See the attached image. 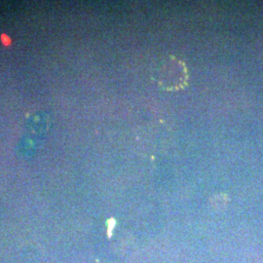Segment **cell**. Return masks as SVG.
I'll return each mask as SVG.
<instances>
[{
    "instance_id": "obj_2",
    "label": "cell",
    "mask_w": 263,
    "mask_h": 263,
    "mask_svg": "<svg viewBox=\"0 0 263 263\" xmlns=\"http://www.w3.org/2000/svg\"><path fill=\"white\" fill-rule=\"evenodd\" d=\"M1 41H2V43H3L4 45H6V46H9V45L11 44V39H10V37L7 36L6 34H2V35H1Z\"/></svg>"
},
{
    "instance_id": "obj_1",
    "label": "cell",
    "mask_w": 263,
    "mask_h": 263,
    "mask_svg": "<svg viewBox=\"0 0 263 263\" xmlns=\"http://www.w3.org/2000/svg\"><path fill=\"white\" fill-rule=\"evenodd\" d=\"M184 66L183 65L182 62H178L175 60V58H173V60H171L170 63H168L165 67H163V72L161 74L162 79L160 80L161 83H163L165 86L167 87V85L169 84V81H174V85L173 88H178V87H182V83L185 82L186 80V75H177L176 72L180 71L181 69L184 68Z\"/></svg>"
}]
</instances>
